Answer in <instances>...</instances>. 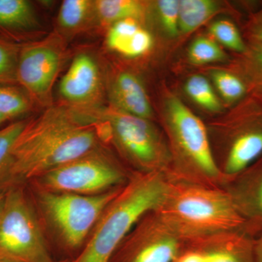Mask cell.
Listing matches in <instances>:
<instances>
[{
	"mask_svg": "<svg viewBox=\"0 0 262 262\" xmlns=\"http://www.w3.org/2000/svg\"><path fill=\"white\" fill-rule=\"evenodd\" d=\"M0 262H11V261H7V260L2 259V258H0Z\"/></svg>",
	"mask_w": 262,
	"mask_h": 262,
	"instance_id": "cell-35",
	"label": "cell"
},
{
	"mask_svg": "<svg viewBox=\"0 0 262 262\" xmlns=\"http://www.w3.org/2000/svg\"><path fill=\"white\" fill-rule=\"evenodd\" d=\"M99 125L65 106H53L27 120L11 151L14 184L28 183L101 146Z\"/></svg>",
	"mask_w": 262,
	"mask_h": 262,
	"instance_id": "cell-1",
	"label": "cell"
},
{
	"mask_svg": "<svg viewBox=\"0 0 262 262\" xmlns=\"http://www.w3.org/2000/svg\"><path fill=\"white\" fill-rule=\"evenodd\" d=\"M262 155V130L245 131L232 140L221 171L226 183L246 170Z\"/></svg>",
	"mask_w": 262,
	"mask_h": 262,
	"instance_id": "cell-16",
	"label": "cell"
},
{
	"mask_svg": "<svg viewBox=\"0 0 262 262\" xmlns=\"http://www.w3.org/2000/svg\"><path fill=\"white\" fill-rule=\"evenodd\" d=\"M63 99L75 107L93 110L102 96L101 74L96 61L88 54L74 58L59 84Z\"/></svg>",
	"mask_w": 262,
	"mask_h": 262,
	"instance_id": "cell-11",
	"label": "cell"
},
{
	"mask_svg": "<svg viewBox=\"0 0 262 262\" xmlns=\"http://www.w3.org/2000/svg\"><path fill=\"white\" fill-rule=\"evenodd\" d=\"M96 19L94 1L65 0L62 2L58 15V24L65 32L75 33L85 28Z\"/></svg>",
	"mask_w": 262,
	"mask_h": 262,
	"instance_id": "cell-18",
	"label": "cell"
},
{
	"mask_svg": "<svg viewBox=\"0 0 262 262\" xmlns=\"http://www.w3.org/2000/svg\"><path fill=\"white\" fill-rule=\"evenodd\" d=\"M184 246L201 251L208 262H256L254 239L245 229L186 241Z\"/></svg>",
	"mask_w": 262,
	"mask_h": 262,
	"instance_id": "cell-12",
	"label": "cell"
},
{
	"mask_svg": "<svg viewBox=\"0 0 262 262\" xmlns=\"http://www.w3.org/2000/svg\"><path fill=\"white\" fill-rule=\"evenodd\" d=\"M6 121H8V120L0 113V125H1L2 124L5 123Z\"/></svg>",
	"mask_w": 262,
	"mask_h": 262,
	"instance_id": "cell-34",
	"label": "cell"
},
{
	"mask_svg": "<svg viewBox=\"0 0 262 262\" xmlns=\"http://www.w3.org/2000/svg\"><path fill=\"white\" fill-rule=\"evenodd\" d=\"M212 79L224 98L227 101H234L242 97L246 93V87L242 81L225 71H213Z\"/></svg>",
	"mask_w": 262,
	"mask_h": 262,
	"instance_id": "cell-27",
	"label": "cell"
},
{
	"mask_svg": "<svg viewBox=\"0 0 262 262\" xmlns=\"http://www.w3.org/2000/svg\"><path fill=\"white\" fill-rule=\"evenodd\" d=\"M0 258L11 262L57 261L52 256L42 224L25 183L8 187L0 215Z\"/></svg>",
	"mask_w": 262,
	"mask_h": 262,
	"instance_id": "cell-6",
	"label": "cell"
},
{
	"mask_svg": "<svg viewBox=\"0 0 262 262\" xmlns=\"http://www.w3.org/2000/svg\"><path fill=\"white\" fill-rule=\"evenodd\" d=\"M97 122L101 140L112 142L130 163L133 172L169 175L171 155L148 120L117 108L100 115H88Z\"/></svg>",
	"mask_w": 262,
	"mask_h": 262,
	"instance_id": "cell-7",
	"label": "cell"
},
{
	"mask_svg": "<svg viewBox=\"0 0 262 262\" xmlns=\"http://www.w3.org/2000/svg\"><path fill=\"white\" fill-rule=\"evenodd\" d=\"M157 6L164 29L169 35L175 37L179 31V1L160 0Z\"/></svg>",
	"mask_w": 262,
	"mask_h": 262,
	"instance_id": "cell-28",
	"label": "cell"
},
{
	"mask_svg": "<svg viewBox=\"0 0 262 262\" xmlns=\"http://www.w3.org/2000/svg\"><path fill=\"white\" fill-rule=\"evenodd\" d=\"M173 262H208L206 255L200 250L184 246L182 252Z\"/></svg>",
	"mask_w": 262,
	"mask_h": 262,
	"instance_id": "cell-29",
	"label": "cell"
},
{
	"mask_svg": "<svg viewBox=\"0 0 262 262\" xmlns=\"http://www.w3.org/2000/svg\"><path fill=\"white\" fill-rule=\"evenodd\" d=\"M219 10L211 0L179 1V30L189 33L198 28Z\"/></svg>",
	"mask_w": 262,
	"mask_h": 262,
	"instance_id": "cell-20",
	"label": "cell"
},
{
	"mask_svg": "<svg viewBox=\"0 0 262 262\" xmlns=\"http://www.w3.org/2000/svg\"><path fill=\"white\" fill-rule=\"evenodd\" d=\"M252 37L255 48H262V13L253 27Z\"/></svg>",
	"mask_w": 262,
	"mask_h": 262,
	"instance_id": "cell-31",
	"label": "cell"
},
{
	"mask_svg": "<svg viewBox=\"0 0 262 262\" xmlns=\"http://www.w3.org/2000/svg\"><path fill=\"white\" fill-rule=\"evenodd\" d=\"M122 186L96 195L47 192L29 186L28 188L36 209L41 213L39 218L53 231L61 249L69 255H74V258L84 247L104 208Z\"/></svg>",
	"mask_w": 262,
	"mask_h": 262,
	"instance_id": "cell-4",
	"label": "cell"
},
{
	"mask_svg": "<svg viewBox=\"0 0 262 262\" xmlns=\"http://www.w3.org/2000/svg\"><path fill=\"white\" fill-rule=\"evenodd\" d=\"M210 32L226 47L239 53L246 51V46L238 29L232 22L227 20H217L211 24Z\"/></svg>",
	"mask_w": 262,
	"mask_h": 262,
	"instance_id": "cell-25",
	"label": "cell"
},
{
	"mask_svg": "<svg viewBox=\"0 0 262 262\" xmlns=\"http://www.w3.org/2000/svg\"><path fill=\"white\" fill-rule=\"evenodd\" d=\"M6 189H0V215H1L2 211H3V206H4L5 199V193H6Z\"/></svg>",
	"mask_w": 262,
	"mask_h": 262,
	"instance_id": "cell-33",
	"label": "cell"
},
{
	"mask_svg": "<svg viewBox=\"0 0 262 262\" xmlns=\"http://www.w3.org/2000/svg\"><path fill=\"white\" fill-rule=\"evenodd\" d=\"M20 47L0 39V83L16 81Z\"/></svg>",
	"mask_w": 262,
	"mask_h": 262,
	"instance_id": "cell-26",
	"label": "cell"
},
{
	"mask_svg": "<svg viewBox=\"0 0 262 262\" xmlns=\"http://www.w3.org/2000/svg\"><path fill=\"white\" fill-rule=\"evenodd\" d=\"M32 100L15 88L0 85V113L8 120L28 113Z\"/></svg>",
	"mask_w": 262,
	"mask_h": 262,
	"instance_id": "cell-22",
	"label": "cell"
},
{
	"mask_svg": "<svg viewBox=\"0 0 262 262\" xmlns=\"http://www.w3.org/2000/svg\"><path fill=\"white\" fill-rule=\"evenodd\" d=\"M185 91L194 102L208 111L222 110V105L211 84L203 76L194 75L189 78L185 84Z\"/></svg>",
	"mask_w": 262,
	"mask_h": 262,
	"instance_id": "cell-23",
	"label": "cell"
},
{
	"mask_svg": "<svg viewBox=\"0 0 262 262\" xmlns=\"http://www.w3.org/2000/svg\"><path fill=\"white\" fill-rule=\"evenodd\" d=\"M27 120L12 122L0 129V189L14 184L11 177L12 146Z\"/></svg>",
	"mask_w": 262,
	"mask_h": 262,
	"instance_id": "cell-21",
	"label": "cell"
},
{
	"mask_svg": "<svg viewBox=\"0 0 262 262\" xmlns=\"http://www.w3.org/2000/svg\"><path fill=\"white\" fill-rule=\"evenodd\" d=\"M168 182L165 173L132 172L103 210L84 247L70 262H110L141 217L159 206Z\"/></svg>",
	"mask_w": 262,
	"mask_h": 262,
	"instance_id": "cell-3",
	"label": "cell"
},
{
	"mask_svg": "<svg viewBox=\"0 0 262 262\" xmlns=\"http://www.w3.org/2000/svg\"><path fill=\"white\" fill-rule=\"evenodd\" d=\"M167 118L178 161L168 178L223 187L226 180L212 151L203 122L175 96L166 101Z\"/></svg>",
	"mask_w": 262,
	"mask_h": 262,
	"instance_id": "cell-5",
	"label": "cell"
},
{
	"mask_svg": "<svg viewBox=\"0 0 262 262\" xmlns=\"http://www.w3.org/2000/svg\"><path fill=\"white\" fill-rule=\"evenodd\" d=\"M115 107L124 113L148 120L151 117V106L146 90L137 76L128 72L117 75L111 89Z\"/></svg>",
	"mask_w": 262,
	"mask_h": 262,
	"instance_id": "cell-14",
	"label": "cell"
},
{
	"mask_svg": "<svg viewBox=\"0 0 262 262\" xmlns=\"http://www.w3.org/2000/svg\"><path fill=\"white\" fill-rule=\"evenodd\" d=\"M189 58L194 64H206L224 61L226 58L225 52L210 38H196L189 47Z\"/></svg>",
	"mask_w": 262,
	"mask_h": 262,
	"instance_id": "cell-24",
	"label": "cell"
},
{
	"mask_svg": "<svg viewBox=\"0 0 262 262\" xmlns=\"http://www.w3.org/2000/svg\"><path fill=\"white\" fill-rule=\"evenodd\" d=\"M184 247V241L153 210L136 224L110 262H173Z\"/></svg>",
	"mask_w": 262,
	"mask_h": 262,
	"instance_id": "cell-10",
	"label": "cell"
},
{
	"mask_svg": "<svg viewBox=\"0 0 262 262\" xmlns=\"http://www.w3.org/2000/svg\"><path fill=\"white\" fill-rule=\"evenodd\" d=\"M254 256L256 262H262V231L256 239H254Z\"/></svg>",
	"mask_w": 262,
	"mask_h": 262,
	"instance_id": "cell-32",
	"label": "cell"
},
{
	"mask_svg": "<svg viewBox=\"0 0 262 262\" xmlns=\"http://www.w3.org/2000/svg\"><path fill=\"white\" fill-rule=\"evenodd\" d=\"M38 25L32 3L27 0H0V27L29 30Z\"/></svg>",
	"mask_w": 262,
	"mask_h": 262,
	"instance_id": "cell-19",
	"label": "cell"
},
{
	"mask_svg": "<svg viewBox=\"0 0 262 262\" xmlns=\"http://www.w3.org/2000/svg\"><path fill=\"white\" fill-rule=\"evenodd\" d=\"M131 173L99 146L26 184L47 192L96 195L124 185Z\"/></svg>",
	"mask_w": 262,
	"mask_h": 262,
	"instance_id": "cell-8",
	"label": "cell"
},
{
	"mask_svg": "<svg viewBox=\"0 0 262 262\" xmlns=\"http://www.w3.org/2000/svg\"><path fill=\"white\" fill-rule=\"evenodd\" d=\"M237 211L244 217L250 234L262 231V169L244 171L223 186Z\"/></svg>",
	"mask_w": 262,
	"mask_h": 262,
	"instance_id": "cell-13",
	"label": "cell"
},
{
	"mask_svg": "<svg viewBox=\"0 0 262 262\" xmlns=\"http://www.w3.org/2000/svg\"><path fill=\"white\" fill-rule=\"evenodd\" d=\"M110 49L124 56H140L149 51L152 46V37L135 19L120 20L112 25L106 36Z\"/></svg>",
	"mask_w": 262,
	"mask_h": 262,
	"instance_id": "cell-15",
	"label": "cell"
},
{
	"mask_svg": "<svg viewBox=\"0 0 262 262\" xmlns=\"http://www.w3.org/2000/svg\"><path fill=\"white\" fill-rule=\"evenodd\" d=\"M155 211L184 242L246 230V221L222 187L169 178L166 192Z\"/></svg>",
	"mask_w": 262,
	"mask_h": 262,
	"instance_id": "cell-2",
	"label": "cell"
},
{
	"mask_svg": "<svg viewBox=\"0 0 262 262\" xmlns=\"http://www.w3.org/2000/svg\"><path fill=\"white\" fill-rule=\"evenodd\" d=\"M96 19L103 25L125 19L135 20L145 15V7L136 0H97L94 1Z\"/></svg>",
	"mask_w": 262,
	"mask_h": 262,
	"instance_id": "cell-17",
	"label": "cell"
},
{
	"mask_svg": "<svg viewBox=\"0 0 262 262\" xmlns=\"http://www.w3.org/2000/svg\"><path fill=\"white\" fill-rule=\"evenodd\" d=\"M251 56L253 70L258 77L262 79V48H255Z\"/></svg>",
	"mask_w": 262,
	"mask_h": 262,
	"instance_id": "cell-30",
	"label": "cell"
},
{
	"mask_svg": "<svg viewBox=\"0 0 262 262\" xmlns=\"http://www.w3.org/2000/svg\"><path fill=\"white\" fill-rule=\"evenodd\" d=\"M64 57L63 45L56 35L20 48L16 81L32 101L46 108L52 106V91Z\"/></svg>",
	"mask_w": 262,
	"mask_h": 262,
	"instance_id": "cell-9",
	"label": "cell"
}]
</instances>
